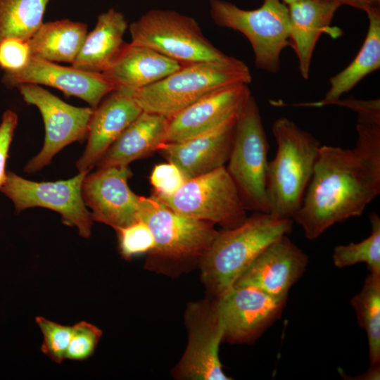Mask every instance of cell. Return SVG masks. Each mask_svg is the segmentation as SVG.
<instances>
[{
	"instance_id": "obj_1",
	"label": "cell",
	"mask_w": 380,
	"mask_h": 380,
	"mask_svg": "<svg viewBox=\"0 0 380 380\" xmlns=\"http://www.w3.org/2000/svg\"><path fill=\"white\" fill-rule=\"evenodd\" d=\"M353 148L319 147L311 179L293 220L313 240L336 223L362 214L380 194V101L355 110Z\"/></svg>"
},
{
	"instance_id": "obj_2",
	"label": "cell",
	"mask_w": 380,
	"mask_h": 380,
	"mask_svg": "<svg viewBox=\"0 0 380 380\" xmlns=\"http://www.w3.org/2000/svg\"><path fill=\"white\" fill-rule=\"evenodd\" d=\"M293 220L256 212L241 224L219 232L203 254L202 278L221 298L239 277L271 243L292 230Z\"/></svg>"
},
{
	"instance_id": "obj_3",
	"label": "cell",
	"mask_w": 380,
	"mask_h": 380,
	"mask_svg": "<svg viewBox=\"0 0 380 380\" xmlns=\"http://www.w3.org/2000/svg\"><path fill=\"white\" fill-rule=\"evenodd\" d=\"M272 133L277 151L274 158L268 162V213L277 218L293 220L312 176L321 144L286 118L274 121Z\"/></svg>"
},
{
	"instance_id": "obj_4",
	"label": "cell",
	"mask_w": 380,
	"mask_h": 380,
	"mask_svg": "<svg viewBox=\"0 0 380 380\" xmlns=\"http://www.w3.org/2000/svg\"><path fill=\"white\" fill-rule=\"evenodd\" d=\"M252 77L244 63L199 62L182 66L163 79L135 89H115L132 98L143 111L168 119L204 96L223 87L249 84Z\"/></svg>"
},
{
	"instance_id": "obj_5",
	"label": "cell",
	"mask_w": 380,
	"mask_h": 380,
	"mask_svg": "<svg viewBox=\"0 0 380 380\" xmlns=\"http://www.w3.org/2000/svg\"><path fill=\"white\" fill-rule=\"evenodd\" d=\"M131 43L152 49L182 65L213 62L239 65L243 61L215 47L191 17L174 11L152 9L129 27Z\"/></svg>"
},
{
	"instance_id": "obj_6",
	"label": "cell",
	"mask_w": 380,
	"mask_h": 380,
	"mask_svg": "<svg viewBox=\"0 0 380 380\" xmlns=\"http://www.w3.org/2000/svg\"><path fill=\"white\" fill-rule=\"evenodd\" d=\"M269 144L260 110L251 96L236 115L226 167L246 209L269 212L267 195Z\"/></svg>"
},
{
	"instance_id": "obj_7",
	"label": "cell",
	"mask_w": 380,
	"mask_h": 380,
	"mask_svg": "<svg viewBox=\"0 0 380 380\" xmlns=\"http://www.w3.org/2000/svg\"><path fill=\"white\" fill-rule=\"evenodd\" d=\"M210 15L216 25L241 32L252 46L255 66L275 73L280 55L289 46L290 19L286 4L263 0L254 10H243L231 2L210 0Z\"/></svg>"
},
{
	"instance_id": "obj_8",
	"label": "cell",
	"mask_w": 380,
	"mask_h": 380,
	"mask_svg": "<svg viewBox=\"0 0 380 380\" xmlns=\"http://www.w3.org/2000/svg\"><path fill=\"white\" fill-rule=\"evenodd\" d=\"M158 198L179 213L219 224L225 229L247 218L238 189L224 166L187 180L171 196Z\"/></svg>"
},
{
	"instance_id": "obj_9",
	"label": "cell",
	"mask_w": 380,
	"mask_h": 380,
	"mask_svg": "<svg viewBox=\"0 0 380 380\" xmlns=\"http://www.w3.org/2000/svg\"><path fill=\"white\" fill-rule=\"evenodd\" d=\"M87 173L79 172L68 180L37 182L8 172L0 191L13 202L17 212L34 207L51 209L61 215L65 224L77 227L81 236L89 238L94 220L81 190Z\"/></svg>"
},
{
	"instance_id": "obj_10",
	"label": "cell",
	"mask_w": 380,
	"mask_h": 380,
	"mask_svg": "<svg viewBox=\"0 0 380 380\" xmlns=\"http://www.w3.org/2000/svg\"><path fill=\"white\" fill-rule=\"evenodd\" d=\"M137 220L152 233L153 251L170 258L203 255L219 234L211 222L179 213L156 195L139 197Z\"/></svg>"
},
{
	"instance_id": "obj_11",
	"label": "cell",
	"mask_w": 380,
	"mask_h": 380,
	"mask_svg": "<svg viewBox=\"0 0 380 380\" xmlns=\"http://www.w3.org/2000/svg\"><path fill=\"white\" fill-rule=\"evenodd\" d=\"M16 88L27 104L38 108L45 125L44 146L24 170L34 173L49 165L65 146L87 138L94 109L70 105L39 84H23Z\"/></svg>"
},
{
	"instance_id": "obj_12",
	"label": "cell",
	"mask_w": 380,
	"mask_h": 380,
	"mask_svg": "<svg viewBox=\"0 0 380 380\" xmlns=\"http://www.w3.org/2000/svg\"><path fill=\"white\" fill-rule=\"evenodd\" d=\"M132 177L128 165L99 167L87 174L82 183L84 204L94 221L104 223L115 230L138 221L139 197L129 189Z\"/></svg>"
},
{
	"instance_id": "obj_13",
	"label": "cell",
	"mask_w": 380,
	"mask_h": 380,
	"mask_svg": "<svg viewBox=\"0 0 380 380\" xmlns=\"http://www.w3.org/2000/svg\"><path fill=\"white\" fill-rule=\"evenodd\" d=\"M286 301L253 286H233L216 303L223 339L243 343L255 338L279 317Z\"/></svg>"
},
{
	"instance_id": "obj_14",
	"label": "cell",
	"mask_w": 380,
	"mask_h": 380,
	"mask_svg": "<svg viewBox=\"0 0 380 380\" xmlns=\"http://www.w3.org/2000/svg\"><path fill=\"white\" fill-rule=\"evenodd\" d=\"M187 317L189 338L179 374L192 379H230L223 373L218 357L224 331L216 303H196L189 309Z\"/></svg>"
},
{
	"instance_id": "obj_15",
	"label": "cell",
	"mask_w": 380,
	"mask_h": 380,
	"mask_svg": "<svg viewBox=\"0 0 380 380\" xmlns=\"http://www.w3.org/2000/svg\"><path fill=\"white\" fill-rule=\"evenodd\" d=\"M251 96L245 83L210 92L169 119L165 142L182 141L219 127L236 117Z\"/></svg>"
},
{
	"instance_id": "obj_16",
	"label": "cell",
	"mask_w": 380,
	"mask_h": 380,
	"mask_svg": "<svg viewBox=\"0 0 380 380\" xmlns=\"http://www.w3.org/2000/svg\"><path fill=\"white\" fill-rule=\"evenodd\" d=\"M307 255L284 235L268 245L248 266L234 286H249L286 300L291 286L304 273Z\"/></svg>"
},
{
	"instance_id": "obj_17",
	"label": "cell",
	"mask_w": 380,
	"mask_h": 380,
	"mask_svg": "<svg viewBox=\"0 0 380 380\" xmlns=\"http://www.w3.org/2000/svg\"><path fill=\"white\" fill-rule=\"evenodd\" d=\"M2 83L8 88L35 84L56 88L67 96H74L95 109L114 87L102 74L85 72L53 62L30 58L25 66L13 72H4Z\"/></svg>"
},
{
	"instance_id": "obj_18",
	"label": "cell",
	"mask_w": 380,
	"mask_h": 380,
	"mask_svg": "<svg viewBox=\"0 0 380 380\" xmlns=\"http://www.w3.org/2000/svg\"><path fill=\"white\" fill-rule=\"evenodd\" d=\"M236 116L219 127L179 142H165L160 151L189 180L209 172L228 161Z\"/></svg>"
},
{
	"instance_id": "obj_19",
	"label": "cell",
	"mask_w": 380,
	"mask_h": 380,
	"mask_svg": "<svg viewBox=\"0 0 380 380\" xmlns=\"http://www.w3.org/2000/svg\"><path fill=\"white\" fill-rule=\"evenodd\" d=\"M129 96L113 91L94 109L87 144L76 163L79 172H89L120 134L142 113Z\"/></svg>"
},
{
	"instance_id": "obj_20",
	"label": "cell",
	"mask_w": 380,
	"mask_h": 380,
	"mask_svg": "<svg viewBox=\"0 0 380 380\" xmlns=\"http://www.w3.org/2000/svg\"><path fill=\"white\" fill-rule=\"evenodd\" d=\"M340 5L330 0H300L288 5L290 31L289 46L298 58L302 77H309L312 53L323 33L338 37L341 31L330 24Z\"/></svg>"
},
{
	"instance_id": "obj_21",
	"label": "cell",
	"mask_w": 380,
	"mask_h": 380,
	"mask_svg": "<svg viewBox=\"0 0 380 380\" xmlns=\"http://www.w3.org/2000/svg\"><path fill=\"white\" fill-rule=\"evenodd\" d=\"M182 66L146 46L126 44L103 76L115 89L135 90L152 84Z\"/></svg>"
},
{
	"instance_id": "obj_22",
	"label": "cell",
	"mask_w": 380,
	"mask_h": 380,
	"mask_svg": "<svg viewBox=\"0 0 380 380\" xmlns=\"http://www.w3.org/2000/svg\"><path fill=\"white\" fill-rule=\"evenodd\" d=\"M168 121L163 115L142 111L110 146L96 166L128 165L158 151L165 142Z\"/></svg>"
},
{
	"instance_id": "obj_23",
	"label": "cell",
	"mask_w": 380,
	"mask_h": 380,
	"mask_svg": "<svg viewBox=\"0 0 380 380\" xmlns=\"http://www.w3.org/2000/svg\"><path fill=\"white\" fill-rule=\"evenodd\" d=\"M127 26L123 14L114 8L99 15L95 27L87 33L72 66L89 72H104L126 45L123 36Z\"/></svg>"
},
{
	"instance_id": "obj_24",
	"label": "cell",
	"mask_w": 380,
	"mask_h": 380,
	"mask_svg": "<svg viewBox=\"0 0 380 380\" xmlns=\"http://www.w3.org/2000/svg\"><path fill=\"white\" fill-rule=\"evenodd\" d=\"M369 27L363 44L354 60L329 80L330 88L321 101L292 104L296 106L321 107L340 99L360 80L380 67V10L373 6L365 11Z\"/></svg>"
},
{
	"instance_id": "obj_25",
	"label": "cell",
	"mask_w": 380,
	"mask_h": 380,
	"mask_svg": "<svg viewBox=\"0 0 380 380\" xmlns=\"http://www.w3.org/2000/svg\"><path fill=\"white\" fill-rule=\"evenodd\" d=\"M87 34V24L63 19L42 23L27 42L30 58L72 63Z\"/></svg>"
},
{
	"instance_id": "obj_26",
	"label": "cell",
	"mask_w": 380,
	"mask_h": 380,
	"mask_svg": "<svg viewBox=\"0 0 380 380\" xmlns=\"http://www.w3.org/2000/svg\"><path fill=\"white\" fill-rule=\"evenodd\" d=\"M49 0H0V42H28L43 23Z\"/></svg>"
},
{
	"instance_id": "obj_27",
	"label": "cell",
	"mask_w": 380,
	"mask_h": 380,
	"mask_svg": "<svg viewBox=\"0 0 380 380\" xmlns=\"http://www.w3.org/2000/svg\"><path fill=\"white\" fill-rule=\"evenodd\" d=\"M357 322L367 335L371 365L380 363V274L370 272L350 301Z\"/></svg>"
},
{
	"instance_id": "obj_28",
	"label": "cell",
	"mask_w": 380,
	"mask_h": 380,
	"mask_svg": "<svg viewBox=\"0 0 380 380\" xmlns=\"http://www.w3.org/2000/svg\"><path fill=\"white\" fill-rule=\"evenodd\" d=\"M369 221L372 232L367 239L334 248L332 260L336 267L342 268L364 262L370 272L380 274V217L372 212L369 214Z\"/></svg>"
},
{
	"instance_id": "obj_29",
	"label": "cell",
	"mask_w": 380,
	"mask_h": 380,
	"mask_svg": "<svg viewBox=\"0 0 380 380\" xmlns=\"http://www.w3.org/2000/svg\"><path fill=\"white\" fill-rule=\"evenodd\" d=\"M36 323L43 335L42 352L52 361L61 363L65 359L72 326L63 325L43 317H37Z\"/></svg>"
},
{
	"instance_id": "obj_30",
	"label": "cell",
	"mask_w": 380,
	"mask_h": 380,
	"mask_svg": "<svg viewBox=\"0 0 380 380\" xmlns=\"http://www.w3.org/2000/svg\"><path fill=\"white\" fill-rule=\"evenodd\" d=\"M102 331L96 326L80 322L72 326L70 341L65 359L83 361L91 357L99 342Z\"/></svg>"
},
{
	"instance_id": "obj_31",
	"label": "cell",
	"mask_w": 380,
	"mask_h": 380,
	"mask_svg": "<svg viewBox=\"0 0 380 380\" xmlns=\"http://www.w3.org/2000/svg\"><path fill=\"white\" fill-rule=\"evenodd\" d=\"M120 253L125 259L153 251L155 241L148 227L141 221L116 230Z\"/></svg>"
},
{
	"instance_id": "obj_32",
	"label": "cell",
	"mask_w": 380,
	"mask_h": 380,
	"mask_svg": "<svg viewBox=\"0 0 380 380\" xmlns=\"http://www.w3.org/2000/svg\"><path fill=\"white\" fill-rule=\"evenodd\" d=\"M150 181L158 197L175 194L187 179L179 169L171 163L157 165L152 170Z\"/></svg>"
},
{
	"instance_id": "obj_33",
	"label": "cell",
	"mask_w": 380,
	"mask_h": 380,
	"mask_svg": "<svg viewBox=\"0 0 380 380\" xmlns=\"http://www.w3.org/2000/svg\"><path fill=\"white\" fill-rule=\"evenodd\" d=\"M30 59L27 42L6 39L0 42V68L13 72L23 68Z\"/></svg>"
},
{
	"instance_id": "obj_34",
	"label": "cell",
	"mask_w": 380,
	"mask_h": 380,
	"mask_svg": "<svg viewBox=\"0 0 380 380\" xmlns=\"http://www.w3.org/2000/svg\"><path fill=\"white\" fill-rule=\"evenodd\" d=\"M17 123L15 113L11 110L4 112L0 124V187L6 180V162Z\"/></svg>"
},
{
	"instance_id": "obj_35",
	"label": "cell",
	"mask_w": 380,
	"mask_h": 380,
	"mask_svg": "<svg viewBox=\"0 0 380 380\" xmlns=\"http://www.w3.org/2000/svg\"><path fill=\"white\" fill-rule=\"evenodd\" d=\"M338 4L348 5L354 8L366 11L373 6H379L380 0H330Z\"/></svg>"
},
{
	"instance_id": "obj_36",
	"label": "cell",
	"mask_w": 380,
	"mask_h": 380,
	"mask_svg": "<svg viewBox=\"0 0 380 380\" xmlns=\"http://www.w3.org/2000/svg\"><path fill=\"white\" fill-rule=\"evenodd\" d=\"M282 1L285 4L289 5L300 0H282Z\"/></svg>"
}]
</instances>
